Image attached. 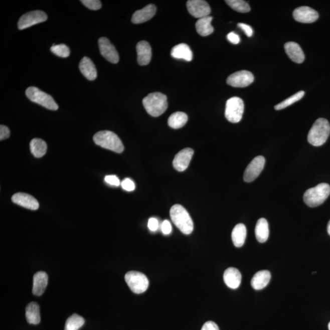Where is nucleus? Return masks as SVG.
Returning a JSON list of instances; mask_svg holds the SVG:
<instances>
[{
    "mask_svg": "<svg viewBox=\"0 0 330 330\" xmlns=\"http://www.w3.org/2000/svg\"><path fill=\"white\" fill-rule=\"evenodd\" d=\"M170 217L176 227L184 234L189 235L194 231V222L183 206L176 204L170 210Z\"/></svg>",
    "mask_w": 330,
    "mask_h": 330,
    "instance_id": "obj_1",
    "label": "nucleus"
},
{
    "mask_svg": "<svg viewBox=\"0 0 330 330\" xmlns=\"http://www.w3.org/2000/svg\"><path fill=\"white\" fill-rule=\"evenodd\" d=\"M142 104L147 113L153 117L161 116L169 106L167 96L158 92L148 94L142 100Z\"/></svg>",
    "mask_w": 330,
    "mask_h": 330,
    "instance_id": "obj_2",
    "label": "nucleus"
},
{
    "mask_svg": "<svg viewBox=\"0 0 330 330\" xmlns=\"http://www.w3.org/2000/svg\"><path fill=\"white\" fill-rule=\"evenodd\" d=\"M330 134V125L328 120L319 118L316 120L307 135V141L312 146H320L326 141Z\"/></svg>",
    "mask_w": 330,
    "mask_h": 330,
    "instance_id": "obj_3",
    "label": "nucleus"
},
{
    "mask_svg": "<svg viewBox=\"0 0 330 330\" xmlns=\"http://www.w3.org/2000/svg\"><path fill=\"white\" fill-rule=\"evenodd\" d=\"M93 140L98 146L116 153H122L124 150V146L121 139L113 131H99L94 135Z\"/></svg>",
    "mask_w": 330,
    "mask_h": 330,
    "instance_id": "obj_4",
    "label": "nucleus"
},
{
    "mask_svg": "<svg viewBox=\"0 0 330 330\" xmlns=\"http://www.w3.org/2000/svg\"><path fill=\"white\" fill-rule=\"evenodd\" d=\"M330 195V186L321 183L313 188L307 190L303 195V200L310 208H315L325 202Z\"/></svg>",
    "mask_w": 330,
    "mask_h": 330,
    "instance_id": "obj_5",
    "label": "nucleus"
},
{
    "mask_svg": "<svg viewBox=\"0 0 330 330\" xmlns=\"http://www.w3.org/2000/svg\"><path fill=\"white\" fill-rule=\"evenodd\" d=\"M26 96L31 101L38 103L49 110H57L58 109V105L54 98L34 86L27 89Z\"/></svg>",
    "mask_w": 330,
    "mask_h": 330,
    "instance_id": "obj_6",
    "label": "nucleus"
},
{
    "mask_svg": "<svg viewBox=\"0 0 330 330\" xmlns=\"http://www.w3.org/2000/svg\"><path fill=\"white\" fill-rule=\"evenodd\" d=\"M244 112V103L238 97H233L228 100L226 104L225 117L232 123L241 121Z\"/></svg>",
    "mask_w": 330,
    "mask_h": 330,
    "instance_id": "obj_7",
    "label": "nucleus"
},
{
    "mask_svg": "<svg viewBox=\"0 0 330 330\" xmlns=\"http://www.w3.org/2000/svg\"><path fill=\"white\" fill-rule=\"evenodd\" d=\"M125 280L131 291L135 293H142L149 287V280L144 274L136 271H130L125 276Z\"/></svg>",
    "mask_w": 330,
    "mask_h": 330,
    "instance_id": "obj_8",
    "label": "nucleus"
},
{
    "mask_svg": "<svg viewBox=\"0 0 330 330\" xmlns=\"http://www.w3.org/2000/svg\"><path fill=\"white\" fill-rule=\"evenodd\" d=\"M47 16L46 13L41 11H34L25 14L20 18L18 22L19 30H22L33 26L36 24L43 23L46 21Z\"/></svg>",
    "mask_w": 330,
    "mask_h": 330,
    "instance_id": "obj_9",
    "label": "nucleus"
},
{
    "mask_svg": "<svg viewBox=\"0 0 330 330\" xmlns=\"http://www.w3.org/2000/svg\"><path fill=\"white\" fill-rule=\"evenodd\" d=\"M265 163V158L263 156H257L251 161L243 176V180L246 183H251L258 177L264 169Z\"/></svg>",
    "mask_w": 330,
    "mask_h": 330,
    "instance_id": "obj_10",
    "label": "nucleus"
},
{
    "mask_svg": "<svg viewBox=\"0 0 330 330\" xmlns=\"http://www.w3.org/2000/svg\"><path fill=\"white\" fill-rule=\"evenodd\" d=\"M254 78L251 72L240 71L229 75L227 83L235 88H244L250 85L254 82Z\"/></svg>",
    "mask_w": 330,
    "mask_h": 330,
    "instance_id": "obj_11",
    "label": "nucleus"
},
{
    "mask_svg": "<svg viewBox=\"0 0 330 330\" xmlns=\"http://www.w3.org/2000/svg\"><path fill=\"white\" fill-rule=\"evenodd\" d=\"M187 8L190 15L199 19L209 16L211 12L208 2L203 0H190L187 3Z\"/></svg>",
    "mask_w": 330,
    "mask_h": 330,
    "instance_id": "obj_12",
    "label": "nucleus"
},
{
    "mask_svg": "<svg viewBox=\"0 0 330 330\" xmlns=\"http://www.w3.org/2000/svg\"><path fill=\"white\" fill-rule=\"evenodd\" d=\"M99 47L100 54L109 62L116 64L119 62V57L115 47L111 43L107 38L103 37L99 39Z\"/></svg>",
    "mask_w": 330,
    "mask_h": 330,
    "instance_id": "obj_13",
    "label": "nucleus"
},
{
    "mask_svg": "<svg viewBox=\"0 0 330 330\" xmlns=\"http://www.w3.org/2000/svg\"><path fill=\"white\" fill-rule=\"evenodd\" d=\"M293 16L296 21L303 24L314 23L319 17L317 11L308 7L296 8L293 11Z\"/></svg>",
    "mask_w": 330,
    "mask_h": 330,
    "instance_id": "obj_14",
    "label": "nucleus"
},
{
    "mask_svg": "<svg viewBox=\"0 0 330 330\" xmlns=\"http://www.w3.org/2000/svg\"><path fill=\"white\" fill-rule=\"evenodd\" d=\"M194 153V151L191 148H186L181 150L173 161V167L178 172H184L189 167Z\"/></svg>",
    "mask_w": 330,
    "mask_h": 330,
    "instance_id": "obj_15",
    "label": "nucleus"
},
{
    "mask_svg": "<svg viewBox=\"0 0 330 330\" xmlns=\"http://www.w3.org/2000/svg\"><path fill=\"white\" fill-rule=\"evenodd\" d=\"M12 201L23 208L36 211L39 209L38 201L29 194L25 193H18L13 196Z\"/></svg>",
    "mask_w": 330,
    "mask_h": 330,
    "instance_id": "obj_16",
    "label": "nucleus"
},
{
    "mask_svg": "<svg viewBox=\"0 0 330 330\" xmlns=\"http://www.w3.org/2000/svg\"><path fill=\"white\" fill-rule=\"evenodd\" d=\"M137 61L140 66H146L152 58V50L149 43L145 41L139 42L136 45Z\"/></svg>",
    "mask_w": 330,
    "mask_h": 330,
    "instance_id": "obj_17",
    "label": "nucleus"
},
{
    "mask_svg": "<svg viewBox=\"0 0 330 330\" xmlns=\"http://www.w3.org/2000/svg\"><path fill=\"white\" fill-rule=\"evenodd\" d=\"M156 8L154 5L150 4L142 10L136 11L131 18V22L135 24L144 23L155 15Z\"/></svg>",
    "mask_w": 330,
    "mask_h": 330,
    "instance_id": "obj_18",
    "label": "nucleus"
},
{
    "mask_svg": "<svg viewBox=\"0 0 330 330\" xmlns=\"http://www.w3.org/2000/svg\"><path fill=\"white\" fill-rule=\"evenodd\" d=\"M285 51L288 57L293 62L298 64L303 63L304 61V54L303 50L297 43L294 42H289L284 45Z\"/></svg>",
    "mask_w": 330,
    "mask_h": 330,
    "instance_id": "obj_19",
    "label": "nucleus"
},
{
    "mask_svg": "<svg viewBox=\"0 0 330 330\" xmlns=\"http://www.w3.org/2000/svg\"><path fill=\"white\" fill-rule=\"evenodd\" d=\"M223 278L226 286L231 289H236L241 283L242 275L237 268L230 267L225 270Z\"/></svg>",
    "mask_w": 330,
    "mask_h": 330,
    "instance_id": "obj_20",
    "label": "nucleus"
},
{
    "mask_svg": "<svg viewBox=\"0 0 330 330\" xmlns=\"http://www.w3.org/2000/svg\"><path fill=\"white\" fill-rule=\"evenodd\" d=\"M48 284V275L46 272H39L33 277V294L41 296L43 294Z\"/></svg>",
    "mask_w": 330,
    "mask_h": 330,
    "instance_id": "obj_21",
    "label": "nucleus"
},
{
    "mask_svg": "<svg viewBox=\"0 0 330 330\" xmlns=\"http://www.w3.org/2000/svg\"><path fill=\"white\" fill-rule=\"evenodd\" d=\"M81 73L89 81L96 79L97 74L96 66L91 59L85 57L82 58L79 64Z\"/></svg>",
    "mask_w": 330,
    "mask_h": 330,
    "instance_id": "obj_22",
    "label": "nucleus"
},
{
    "mask_svg": "<svg viewBox=\"0 0 330 330\" xmlns=\"http://www.w3.org/2000/svg\"><path fill=\"white\" fill-rule=\"evenodd\" d=\"M271 273L268 270H261L257 272L251 279V286L254 289L258 290L264 289L270 281Z\"/></svg>",
    "mask_w": 330,
    "mask_h": 330,
    "instance_id": "obj_23",
    "label": "nucleus"
},
{
    "mask_svg": "<svg viewBox=\"0 0 330 330\" xmlns=\"http://www.w3.org/2000/svg\"><path fill=\"white\" fill-rule=\"evenodd\" d=\"M173 58L176 59H183L187 61H191L193 60V52L188 45L180 44L175 46L171 52Z\"/></svg>",
    "mask_w": 330,
    "mask_h": 330,
    "instance_id": "obj_24",
    "label": "nucleus"
},
{
    "mask_svg": "<svg viewBox=\"0 0 330 330\" xmlns=\"http://www.w3.org/2000/svg\"><path fill=\"white\" fill-rule=\"evenodd\" d=\"M212 19L213 18L211 16L198 19L196 23V29H197L198 34L205 37V36H209L213 33L214 29L211 25Z\"/></svg>",
    "mask_w": 330,
    "mask_h": 330,
    "instance_id": "obj_25",
    "label": "nucleus"
},
{
    "mask_svg": "<svg viewBox=\"0 0 330 330\" xmlns=\"http://www.w3.org/2000/svg\"><path fill=\"white\" fill-rule=\"evenodd\" d=\"M247 237V228L242 223H239L235 226L232 232V240L235 247H242L244 245Z\"/></svg>",
    "mask_w": 330,
    "mask_h": 330,
    "instance_id": "obj_26",
    "label": "nucleus"
},
{
    "mask_svg": "<svg viewBox=\"0 0 330 330\" xmlns=\"http://www.w3.org/2000/svg\"><path fill=\"white\" fill-rule=\"evenodd\" d=\"M255 235L257 241L264 243L267 241L269 236V227L266 219L262 218L256 223Z\"/></svg>",
    "mask_w": 330,
    "mask_h": 330,
    "instance_id": "obj_27",
    "label": "nucleus"
},
{
    "mask_svg": "<svg viewBox=\"0 0 330 330\" xmlns=\"http://www.w3.org/2000/svg\"><path fill=\"white\" fill-rule=\"evenodd\" d=\"M26 318L28 322L33 325L40 323V308L36 302H31L26 307Z\"/></svg>",
    "mask_w": 330,
    "mask_h": 330,
    "instance_id": "obj_28",
    "label": "nucleus"
},
{
    "mask_svg": "<svg viewBox=\"0 0 330 330\" xmlns=\"http://www.w3.org/2000/svg\"><path fill=\"white\" fill-rule=\"evenodd\" d=\"M188 121V116L184 112L178 111L171 115L169 119V125L174 129L183 127Z\"/></svg>",
    "mask_w": 330,
    "mask_h": 330,
    "instance_id": "obj_29",
    "label": "nucleus"
},
{
    "mask_svg": "<svg viewBox=\"0 0 330 330\" xmlns=\"http://www.w3.org/2000/svg\"><path fill=\"white\" fill-rule=\"evenodd\" d=\"M30 150L36 158H41L47 152V145L43 139L35 138L30 142Z\"/></svg>",
    "mask_w": 330,
    "mask_h": 330,
    "instance_id": "obj_30",
    "label": "nucleus"
},
{
    "mask_svg": "<svg viewBox=\"0 0 330 330\" xmlns=\"http://www.w3.org/2000/svg\"><path fill=\"white\" fill-rule=\"evenodd\" d=\"M85 319L79 315L74 314L66 321L64 330H78L85 324Z\"/></svg>",
    "mask_w": 330,
    "mask_h": 330,
    "instance_id": "obj_31",
    "label": "nucleus"
},
{
    "mask_svg": "<svg viewBox=\"0 0 330 330\" xmlns=\"http://www.w3.org/2000/svg\"><path fill=\"white\" fill-rule=\"evenodd\" d=\"M304 95V92L303 91L296 92L295 94L292 95V96L287 98V99L283 100V101L276 105L275 107V110H281L282 109L289 107V106L301 99L303 97Z\"/></svg>",
    "mask_w": 330,
    "mask_h": 330,
    "instance_id": "obj_32",
    "label": "nucleus"
},
{
    "mask_svg": "<svg viewBox=\"0 0 330 330\" xmlns=\"http://www.w3.org/2000/svg\"><path fill=\"white\" fill-rule=\"evenodd\" d=\"M229 7L237 12L247 13L250 12L251 8L247 2L243 0H226L225 1Z\"/></svg>",
    "mask_w": 330,
    "mask_h": 330,
    "instance_id": "obj_33",
    "label": "nucleus"
},
{
    "mask_svg": "<svg viewBox=\"0 0 330 330\" xmlns=\"http://www.w3.org/2000/svg\"><path fill=\"white\" fill-rule=\"evenodd\" d=\"M53 54L61 58H68L70 55V49L65 44L53 45L50 48Z\"/></svg>",
    "mask_w": 330,
    "mask_h": 330,
    "instance_id": "obj_34",
    "label": "nucleus"
},
{
    "mask_svg": "<svg viewBox=\"0 0 330 330\" xmlns=\"http://www.w3.org/2000/svg\"><path fill=\"white\" fill-rule=\"evenodd\" d=\"M81 2L88 9L91 10H99L102 7L101 2L99 0H82Z\"/></svg>",
    "mask_w": 330,
    "mask_h": 330,
    "instance_id": "obj_35",
    "label": "nucleus"
},
{
    "mask_svg": "<svg viewBox=\"0 0 330 330\" xmlns=\"http://www.w3.org/2000/svg\"><path fill=\"white\" fill-rule=\"evenodd\" d=\"M121 186L122 189L126 190L127 192L133 191L135 189V184L133 183V181H131L130 179H125L124 181L122 182Z\"/></svg>",
    "mask_w": 330,
    "mask_h": 330,
    "instance_id": "obj_36",
    "label": "nucleus"
},
{
    "mask_svg": "<svg viewBox=\"0 0 330 330\" xmlns=\"http://www.w3.org/2000/svg\"><path fill=\"white\" fill-rule=\"evenodd\" d=\"M105 181L108 184L114 186H119L120 185V181L119 178L116 176L110 175L107 176L105 178Z\"/></svg>",
    "mask_w": 330,
    "mask_h": 330,
    "instance_id": "obj_37",
    "label": "nucleus"
},
{
    "mask_svg": "<svg viewBox=\"0 0 330 330\" xmlns=\"http://www.w3.org/2000/svg\"><path fill=\"white\" fill-rule=\"evenodd\" d=\"M10 133L9 128L4 125H1L0 126V140H4V139L9 138Z\"/></svg>",
    "mask_w": 330,
    "mask_h": 330,
    "instance_id": "obj_38",
    "label": "nucleus"
},
{
    "mask_svg": "<svg viewBox=\"0 0 330 330\" xmlns=\"http://www.w3.org/2000/svg\"><path fill=\"white\" fill-rule=\"evenodd\" d=\"M237 25H238V27L240 29H242L243 32H244L245 35H247L248 37H251V36H253V30L250 25L243 23H239Z\"/></svg>",
    "mask_w": 330,
    "mask_h": 330,
    "instance_id": "obj_39",
    "label": "nucleus"
},
{
    "mask_svg": "<svg viewBox=\"0 0 330 330\" xmlns=\"http://www.w3.org/2000/svg\"><path fill=\"white\" fill-rule=\"evenodd\" d=\"M148 228H149L150 231L152 232L157 230L158 228V220L155 218H150L148 221Z\"/></svg>",
    "mask_w": 330,
    "mask_h": 330,
    "instance_id": "obj_40",
    "label": "nucleus"
},
{
    "mask_svg": "<svg viewBox=\"0 0 330 330\" xmlns=\"http://www.w3.org/2000/svg\"><path fill=\"white\" fill-rule=\"evenodd\" d=\"M172 227L169 221L164 220L161 225V231L164 235L170 234L172 233Z\"/></svg>",
    "mask_w": 330,
    "mask_h": 330,
    "instance_id": "obj_41",
    "label": "nucleus"
},
{
    "mask_svg": "<svg viewBox=\"0 0 330 330\" xmlns=\"http://www.w3.org/2000/svg\"><path fill=\"white\" fill-rule=\"evenodd\" d=\"M201 330H220V329L214 321H208L204 324Z\"/></svg>",
    "mask_w": 330,
    "mask_h": 330,
    "instance_id": "obj_42",
    "label": "nucleus"
},
{
    "mask_svg": "<svg viewBox=\"0 0 330 330\" xmlns=\"http://www.w3.org/2000/svg\"><path fill=\"white\" fill-rule=\"evenodd\" d=\"M227 38L228 41L232 44H238L240 43V38L239 36L237 35L236 33L234 32H231L230 33H229L227 36Z\"/></svg>",
    "mask_w": 330,
    "mask_h": 330,
    "instance_id": "obj_43",
    "label": "nucleus"
},
{
    "mask_svg": "<svg viewBox=\"0 0 330 330\" xmlns=\"http://www.w3.org/2000/svg\"><path fill=\"white\" fill-rule=\"evenodd\" d=\"M327 231H328V233L330 236V220L328 223V226H327Z\"/></svg>",
    "mask_w": 330,
    "mask_h": 330,
    "instance_id": "obj_44",
    "label": "nucleus"
},
{
    "mask_svg": "<svg viewBox=\"0 0 330 330\" xmlns=\"http://www.w3.org/2000/svg\"><path fill=\"white\" fill-rule=\"evenodd\" d=\"M328 329L330 330V322L328 324Z\"/></svg>",
    "mask_w": 330,
    "mask_h": 330,
    "instance_id": "obj_45",
    "label": "nucleus"
}]
</instances>
